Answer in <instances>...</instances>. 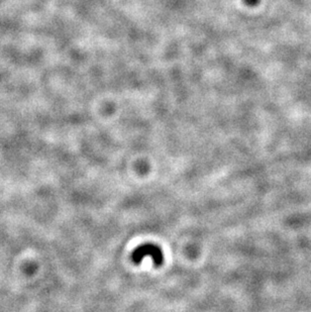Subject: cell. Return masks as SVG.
Masks as SVG:
<instances>
[{
    "instance_id": "obj_1",
    "label": "cell",
    "mask_w": 311,
    "mask_h": 312,
    "mask_svg": "<svg viewBox=\"0 0 311 312\" xmlns=\"http://www.w3.org/2000/svg\"><path fill=\"white\" fill-rule=\"evenodd\" d=\"M146 258H150L156 267H160L165 261V256L162 248L152 242L138 246L132 254V261L134 264H140Z\"/></svg>"
}]
</instances>
